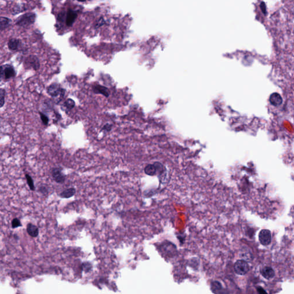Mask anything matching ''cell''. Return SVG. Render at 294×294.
Here are the masks:
<instances>
[{"label": "cell", "instance_id": "obj_9", "mask_svg": "<svg viewBox=\"0 0 294 294\" xmlns=\"http://www.w3.org/2000/svg\"><path fill=\"white\" fill-rule=\"evenodd\" d=\"M25 64L28 67L32 68L35 70H37L40 67V62L37 56L30 55L25 60Z\"/></svg>", "mask_w": 294, "mask_h": 294}, {"label": "cell", "instance_id": "obj_13", "mask_svg": "<svg viewBox=\"0 0 294 294\" xmlns=\"http://www.w3.org/2000/svg\"><path fill=\"white\" fill-rule=\"evenodd\" d=\"M76 193V190L74 187L68 188L67 189L64 190L60 194V196L61 198H70L74 196Z\"/></svg>", "mask_w": 294, "mask_h": 294}, {"label": "cell", "instance_id": "obj_20", "mask_svg": "<svg viewBox=\"0 0 294 294\" xmlns=\"http://www.w3.org/2000/svg\"><path fill=\"white\" fill-rule=\"evenodd\" d=\"M82 269L85 272H89L92 269V265L88 262H85L82 264Z\"/></svg>", "mask_w": 294, "mask_h": 294}, {"label": "cell", "instance_id": "obj_18", "mask_svg": "<svg viewBox=\"0 0 294 294\" xmlns=\"http://www.w3.org/2000/svg\"><path fill=\"white\" fill-rule=\"evenodd\" d=\"M10 23V20L7 18H3L1 17V30H3L5 29V28H7L9 26Z\"/></svg>", "mask_w": 294, "mask_h": 294}, {"label": "cell", "instance_id": "obj_8", "mask_svg": "<svg viewBox=\"0 0 294 294\" xmlns=\"http://www.w3.org/2000/svg\"><path fill=\"white\" fill-rule=\"evenodd\" d=\"M259 238L260 243L263 245L265 246L269 245L271 242V233L270 231L267 229L261 230L259 235Z\"/></svg>", "mask_w": 294, "mask_h": 294}, {"label": "cell", "instance_id": "obj_7", "mask_svg": "<svg viewBox=\"0 0 294 294\" xmlns=\"http://www.w3.org/2000/svg\"><path fill=\"white\" fill-rule=\"evenodd\" d=\"M51 174L55 181L59 184H62L65 182L66 177L62 173V170L61 168L56 167L54 168L51 171Z\"/></svg>", "mask_w": 294, "mask_h": 294}, {"label": "cell", "instance_id": "obj_21", "mask_svg": "<svg viewBox=\"0 0 294 294\" xmlns=\"http://www.w3.org/2000/svg\"><path fill=\"white\" fill-rule=\"evenodd\" d=\"M39 115L43 124L45 126H47L49 122V118H48L47 116L41 112H39Z\"/></svg>", "mask_w": 294, "mask_h": 294}, {"label": "cell", "instance_id": "obj_10", "mask_svg": "<svg viewBox=\"0 0 294 294\" xmlns=\"http://www.w3.org/2000/svg\"><path fill=\"white\" fill-rule=\"evenodd\" d=\"M93 90L95 94H100L104 95L105 97H108L110 95L108 88L98 84L95 85L93 86Z\"/></svg>", "mask_w": 294, "mask_h": 294}, {"label": "cell", "instance_id": "obj_12", "mask_svg": "<svg viewBox=\"0 0 294 294\" xmlns=\"http://www.w3.org/2000/svg\"><path fill=\"white\" fill-rule=\"evenodd\" d=\"M261 274L263 276L268 280H270L272 279L275 276V271L274 270L270 268V267H266L264 268V269L261 272Z\"/></svg>", "mask_w": 294, "mask_h": 294}, {"label": "cell", "instance_id": "obj_11", "mask_svg": "<svg viewBox=\"0 0 294 294\" xmlns=\"http://www.w3.org/2000/svg\"><path fill=\"white\" fill-rule=\"evenodd\" d=\"M27 232L28 234L32 237H36L39 235V228L32 223H28L27 227Z\"/></svg>", "mask_w": 294, "mask_h": 294}, {"label": "cell", "instance_id": "obj_19", "mask_svg": "<svg viewBox=\"0 0 294 294\" xmlns=\"http://www.w3.org/2000/svg\"><path fill=\"white\" fill-rule=\"evenodd\" d=\"M6 94V91L4 88H1L0 90V105L1 108H3L5 104V97Z\"/></svg>", "mask_w": 294, "mask_h": 294}, {"label": "cell", "instance_id": "obj_17", "mask_svg": "<svg viewBox=\"0 0 294 294\" xmlns=\"http://www.w3.org/2000/svg\"><path fill=\"white\" fill-rule=\"evenodd\" d=\"M25 178H26L27 182L28 185L29 186L30 190L34 191L35 190V185H34V180L32 178V177L29 174H26L25 175Z\"/></svg>", "mask_w": 294, "mask_h": 294}, {"label": "cell", "instance_id": "obj_16", "mask_svg": "<svg viewBox=\"0 0 294 294\" xmlns=\"http://www.w3.org/2000/svg\"><path fill=\"white\" fill-rule=\"evenodd\" d=\"M64 105L68 110H71L74 108L75 104L74 100H72L71 98H69L64 102Z\"/></svg>", "mask_w": 294, "mask_h": 294}, {"label": "cell", "instance_id": "obj_24", "mask_svg": "<svg viewBox=\"0 0 294 294\" xmlns=\"http://www.w3.org/2000/svg\"><path fill=\"white\" fill-rule=\"evenodd\" d=\"M39 190L40 191L41 193H42L43 194L48 193L47 189V188L45 187H40V189H39Z\"/></svg>", "mask_w": 294, "mask_h": 294}, {"label": "cell", "instance_id": "obj_25", "mask_svg": "<svg viewBox=\"0 0 294 294\" xmlns=\"http://www.w3.org/2000/svg\"><path fill=\"white\" fill-rule=\"evenodd\" d=\"M257 290L259 291V292L260 293H262V292H264V293H266V291H264V290H263V288H260V289H258Z\"/></svg>", "mask_w": 294, "mask_h": 294}, {"label": "cell", "instance_id": "obj_1", "mask_svg": "<svg viewBox=\"0 0 294 294\" xmlns=\"http://www.w3.org/2000/svg\"><path fill=\"white\" fill-rule=\"evenodd\" d=\"M78 16L77 10L69 9L64 12L61 13L58 17V20L61 23H64L65 25L67 26L68 27H71L74 23Z\"/></svg>", "mask_w": 294, "mask_h": 294}, {"label": "cell", "instance_id": "obj_6", "mask_svg": "<svg viewBox=\"0 0 294 294\" xmlns=\"http://www.w3.org/2000/svg\"><path fill=\"white\" fill-rule=\"evenodd\" d=\"M23 44V41L19 37H10L7 42L8 49L11 51H18Z\"/></svg>", "mask_w": 294, "mask_h": 294}, {"label": "cell", "instance_id": "obj_4", "mask_svg": "<svg viewBox=\"0 0 294 294\" xmlns=\"http://www.w3.org/2000/svg\"><path fill=\"white\" fill-rule=\"evenodd\" d=\"M234 269L235 272L239 275H244L249 270V266L247 261L244 260L237 261L234 264Z\"/></svg>", "mask_w": 294, "mask_h": 294}, {"label": "cell", "instance_id": "obj_26", "mask_svg": "<svg viewBox=\"0 0 294 294\" xmlns=\"http://www.w3.org/2000/svg\"><path fill=\"white\" fill-rule=\"evenodd\" d=\"M77 1H78L79 2H82H82H85L86 0H77Z\"/></svg>", "mask_w": 294, "mask_h": 294}, {"label": "cell", "instance_id": "obj_23", "mask_svg": "<svg viewBox=\"0 0 294 294\" xmlns=\"http://www.w3.org/2000/svg\"><path fill=\"white\" fill-rule=\"evenodd\" d=\"M112 126H113V125H112V124L108 123V124H106L103 126L102 130V131H106V132H110V131L112 130Z\"/></svg>", "mask_w": 294, "mask_h": 294}, {"label": "cell", "instance_id": "obj_14", "mask_svg": "<svg viewBox=\"0 0 294 294\" xmlns=\"http://www.w3.org/2000/svg\"><path fill=\"white\" fill-rule=\"evenodd\" d=\"M144 171L147 175L149 176H154L157 174L158 169L155 165L153 164H148L147 166L144 169Z\"/></svg>", "mask_w": 294, "mask_h": 294}, {"label": "cell", "instance_id": "obj_22", "mask_svg": "<svg viewBox=\"0 0 294 294\" xmlns=\"http://www.w3.org/2000/svg\"><path fill=\"white\" fill-rule=\"evenodd\" d=\"M22 227V224L21 223L20 221L17 218H14L12 221V228L15 229L19 227Z\"/></svg>", "mask_w": 294, "mask_h": 294}, {"label": "cell", "instance_id": "obj_2", "mask_svg": "<svg viewBox=\"0 0 294 294\" xmlns=\"http://www.w3.org/2000/svg\"><path fill=\"white\" fill-rule=\"evenodd\" d=\"M16 75V71L13 66L10 64H4L1 66L0 78L1 80L7 81L13 78Z\"/></svg>", "mask_w": 294, "mask_h": 294}, {"label": "cell", "instance_id": "obj_5", "mask_svg": "<svg viewBox=\"0 0 294 294\" xmlns=\"http://www.w3.org/2000/svg\"><path fill=\"white\" fill-rule=\"evenodd\" d=\"M35 20V16L34 14H25L21 16L17 20L16 24L21 27L25 28L32 24Z\"/></svg>", "mask_w": 294, "mask_h": 294}, {"label": "cell", "instance_id": "obj_3", "mask_svg": "<svg viewBox=\"0 0 294 294\" xmlns=\"http://www.w3.org/2000/svg\"><path fill=\"white\" fill-rule=\"evenodd\" d=\"M47 93L52 97H56L60 95L61 98H63L65 95V90L61 88L59 84L54 83L48 87Z\"/></svg>", "mask_w": 294, "mask_h": 294}, {"label": "cell", "instance_id": "obj_15", "mask_svg": "<svg viewBox=\"0 0 294 294\" xmlns=\"http://www.w3.org/2000/svg\"><path fill=\"white\" fill-rule=\"evenodd\" d=\"M211 289L214 293H221V291L222 290V286L219 281H214L211 284Z\"/></svg>", "mask_w": 294, "mask_h": 294}]
</instances>
